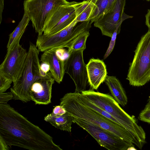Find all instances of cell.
Returning <instances> with one entry per match:
<instances>
[{
  "label": "cell",
  "mask_w": 150,
  "mask_h": 150,
  "mask_svg": "<svg viewBox=\"0 0 150 150\" xmlns=\"http://www.w3.org/2000/svg\"><path fill=\"white\" fill-rule=\"evenodd\" d=\"M0 137L10 148L30 150H62L52 137L7 103H0Z\"/></svg>",
  "instance_id": "obj_1"
},
{
  "label": "cell",
  "mask_w": 150,
  "mask_h": 150,
  "mask_svg": "<svg viewBox=\"0 0 150 150\" xmlns=\"http://www.w3.org/2000/svg\"><path fill=\"white\" fill-rule=\"evenodd\" d=\"M60 105L74 117L86 120L110 131L125 141L134 144L139 149L143 146L127 130L98 112L82 103L74 93L66 94Z\"/></svg>",
  "instance_id": "obj_2"
},
{
  "label": "cell",
  "mask_w": 150,
  "mask_h": 150,
  "mask_svg": "<svg viewBox=\"0 0 150 150\" xmlns=\"http://www.w3.org/2000/svg\"><path fill=\"white\" fill-rule=\"evenodd\" d=\"M81 93L91 102L112 116L142 144H145L146 134L143 128L137 124L134 118L121 108L112 96L93 90H85Z\"/></svg>",
  "instance_id": "obj_3"
},
{
  "label": "cell",
  "mask_w": 150,
  "mask_h": 150,
  "mask_svg": "<svg viewBox=\"0 0 150 150\" xmlns=\"http://www.w3.org/2000/svg\"><path fill=\"white\" fill-rule=\"evenodd\" d=\"M39 52L36 45L30 42L26 62L21 75L13 83L10 89L14 100L24 102L30 101L29 91L32 84L38 79L47 76L50 72L46 73L42 70L39 57Z\"/></svg>",
  "instance_id": "obj_4"
},
{
  "label": "cell",
  "mask_w": 150,
  "mask_h": 150,
  "mask_svg": "<svg viewBox=\"0 0 150 150\" xmlns=\"http://www.w3.org/2000/svg\"><path fill=\"white\" fill-rule=\"evenodd\" d=\"M130 64L126 79L129 84L141 86L150 81V29L141 38Z\"/></svg>",
  "instance_id": "obj_5"
},
{
  "label": "cell",
  "mask_w": 150,
  "mask_h": 150,
  "mask_svg": "<svg viewBox=\"0 0 150 150\" xmlns=\"http://www.w3.org/2000/svg\"><path fill=\"white\" fill-rule=\"evenodd\" d=\"M75 19L67 27L55 33L38 35L36 45L40 52L53 49L68 48L72 42L82 33L89 30L91 20L81 22L77 25Z\"/></svg>",
  "instance_id": "obj_6"
},
{
  "label": "cell",
  "mask_w": 150,
  "mask_h": 150,
  "mask_svg": "<svg viewBox=\"0 0 150 150\" xmlns=\"http://www.w3.org/2000/svg\"><path fill=\"white\" fill-rule=\"evenodd\" d=\"M69 2L66 0H24V14L31 21L35 32L41 35L54 12L59 6Z\"/></svg>",
  "instance_id": "obj_7"
},
{
  "label": "cell",
  "mask_w": 150,
  "mask_h": 150,
  "mask_svg": "<svg viewBox=\"0 0 150 150\" xmlns=\"http://www.w3.org/2000/svg\"><path fill=\"white\" fill-rule=\"evenodd\" d=\"M73 121L88 133L101 146L109 150H126L133 145L112 132L86 120L74 117Z\"/></svg>",
  "instance_id": "obj_8"
},
{
  "label": "cell",
  "mask_w": 150,
  "mask_h": 150,
  "mask_svg": "<svg viewBox=\"0 0 150 150\" xmlns=\"http://www.w3.org/2000/svg\"><path fill=\"white\" fill-rule=\"evenodd\" d=\"M28 52L18 43L7 52L0 65V73L12 81H16L21 77L26 62Z\"/></svg>",
  "instance_id": "obj_9"
},
{
  "label": "cell",
  "mask_w": 150,
  "mask_h": 150,
  "mask_svg": "<svg viewBox=\"0 0 150 150\" xmlns=\"http://www.w3.org/2000/svg\"><path fill=\"white\" fill-rule=\"evenodd\" d=\"M83 50L73 51L64 61L65 73L73 80L75 92L81 93L86 90L88 80L86 65L83 56Z\"/></svg>",
  "instance_id": "obj_10"
},
{
  "label": "cell",
  "mask_w": 150,
  "mask_h": 150,
  "mask_svg": "<svg viewBox=\"0 0 150 150\" xmlns=\"http://www.w3.org/2000/svg\"><path fill=\"white\" fill-rule=\"evenodd\" d=\"M73 3L69 2L58 7L47 22L43 34L48 35L57 33L67 27L75 19Z\"/></svg>",
  "instance_id": "obj_11"
},
{
  "label": "cell",
  "mask_w": 150,
  "mask_h": 150,
  "mask_svg": "<svg viewBox=\"0 0 150 150\" xmlns=\"http://www.w3.org/2000/svg\"><path fill=\"white\" fill-rule=\"evenodd\" d=\"M125 3L126 0H117L112 9L94 22V26L100 29L103 35L111 37L122 18Z\"/></svg>",
  "instance_id": "obj_12"
},
{
  "label": "cell",
  "mask_w": 150,
  "mask_h": 150,
  "mask_svg": "<svg viewBox=\"0 0 150 150\" xmlns=\"http://www.w3.org/2000/svg\"><path fill=\"white\" fill-rule=\"evenodd\" d=\"M54 81L50 72L47 76L35 81L29 90L30 100L34 101L36 105L50 103L52 86Z\"/></svg>",
  "instance_id": "obj_13"
},
{
  "label": "cell",
  "mask_w": 150,
  "mask_h": 150,
  "mask_svg": "<svg viewBox=\"0 0 150 150\" xmlns=\"http://www.w3.org/2000/svg\"><path fill=\"white\" fill-rule=\"evenodd\" d=\"M57 49H50L44 52L40 60L48 65L50 71L55 81L59 84L62 81L65 73L64 59L58 55Z\"/></svg>",
  "instance_id": "obj_14"
},
{
  "label": "cell",
  "mask_w": 150,
  "mask_h": 150,
  "mask_svg": "<svg viewBox=\"0 0 150 150\" xmlns=\"http://www.w3.org/2000/svg\"><path fill=\"white\" fill-rule=\"evenodd\" d=\"M86 67L88 82L92 89L97 90L107 76L106 66L103 60L92 58Z\"/></svg>",
  "instance_id": "obj_15"
},
{
  "label": "cell",
  "mask_w": 150,
  "mask_h": 150,
  "mask_svg": "<svg viewBox=\"0 0 150 150\" xmlns=\"http://www.w3.org/2000/svg\"><path fill=\"white\" fill-rule=\"evenodd\" d=\"M104 82L115 100L122 106H125L128 102L127 98L119 80L115 76L107 75Z\"/></svg>",
  "instance_id": "obj_16"
},
{
  "label": "cell",
  "mask_w": 150,
  "mask_h": 150,
  "mask_svg": "<svg viewBox=\"0 0 150 150\" xmlns=\"http://www.w3.org/2000/svg\"><path fill=\"white\" fill-rule=\"evenodd\" d=\"M73 118L74 117L67 111L62 115H54L51 113L48 114L45 117L44 120L55 128L71 132Z\"/></svg>",
  "instance_id": "obj_17"
},
{
  "label": "cell",
  "mask_w": 150,
  "mask_h": 150,
  "mask_svg": "<svg viewBox=\"0 0 150 150\" xmlns=\"http://www.w3.org/2000/svg\"><path fill=\"white\" fill-rule=\"evenodd\" d=\"M30 21L24 14L21 21L13 31L9 35L7 46V52L13 48L18 43Z\"/></svg>",
  "instance_id": "obj_18"
},
{
  "label": "cell",
  "mask_w": 150,
  "mask_h": 150,
  "mask_svg": "<svg viewBox=\"0 0 150 150\" xmlns=\"http://www.w3.org/2000/svg\"><path fill=\"white\" fill-rule=\"evenodd\" d=\"M73 6L75 9V20L77 23L90 20L93 7L89 0H86L81 2L74 1Z\"/></svg>",
  "instance_id": "obj_19"
},
{
  "label": "cell",
  "mask_w": 150,
  "mask_h": 150,
  "mask_svg": "<svg viewBox=\"0 0 150 150\" xmlns=\"http://www.w3.org/2000/svg\"><path fill=\"white\" fill-rule=\"evenodd\" d=\"M93 8L90 18L91 23H93L102 16L105 13L109 0H90Z\"/></svg>",
  "instance_id": "obj_20"
},
{
  "label": "cell",
  "mask_w": 150,
  "mask_h": 150,
  "mask_svg": "<svg viewBox=\"0 0 150 150\" xmlns=\"http://www.w3.org/2000/svg\"><path fill=\"white\" fill-rule=\"evenodd\" d=\"M89 35V30L84 31L79 34L68 48V54L73 51L79 50L84 51L86 48V41Z\"/></svg>",
  "instance_id": "obj_21"
},
{
  "label": "cell",
  "mask_w": 150,
  "mask_h": 150,
  "mask_svg": "<svg viewBox=\"0 0 150 150\" xmlns=\"http://www.w3.org/2000/svg\"><path fill=\"white\" fill-rule=\"evenodd\" d=\"M132 18L133 16L128 15L124 12L121 19L117 24L115 29L111 37V39L108 47L104 56V59H106L112 51L115 44L117 35L120 32L121 25L122 22L126 19Z\"/></svg>",
  "instance_id": "obj_22"
},
{
  "label": "cell",
  "mask_w": 150,
  "mask_h": 150,
  "mask_svg": "<svg viewBox=\"0 0 150 150\" xmlns=\"http://www.w3.org/2000/svg\"><path fill=\"white\" fill-rule=\"evenodd\" d=\"M12 81L0 73V92H4L11 86Z\"/></svg>",
  "instance_id": "obj_23"
},
{
  "label": "cell",
  "mask_w": 150,
  "mask_h": 150,
  "mask_svg": "<svg viewBox=\"0 0 150 150\" xmlns=\"http://www.w3.org/2000/svg\"><path fill=\"white\" fill-rule=\"evenodd\" d=\"M13 95L11 91L7 93L0 92V103H7L8 101L13 99Z\"/></svg>",
  "instance_id": "obj_24"
},
{
  "label": "cell",
  "mask_w": 150,
  "mask_h": 150,
  "mask_svg": "<svg viewBox=\"0 0 150 150\" xmlns=\"http://www.w3.org/2000/svg\"><path fill=\"white\" fill-rule=\"evenodd\" d=\"M138 118L141 121L150 123V109L143 110L139 114Z\"/></svg>",
  "instance_id": "obj_25"
},
{
  "label": "cell",
  "mask_w": 150,
  "mask_h": 150,
  "mask_svg": "<svg viewBox=\"0 0 150 150\" xmlns=\"http://www.w3.org/2000/svg\"><path fill=\"white\" fill-rule=\"evenodd\" d=\"M67 111L62 105H56L54 107L52 114L54 115H62L65 114Z\"/></svg>",
  "instance_id": "obj_26"
},
{
  "label": "cell",
  "mask_w": 150,
  "mask_h": 150,
  "mask_svg": "<svg viewBox=\"0 0 150 150\" xmlns=\"http://www.w3.org/2000/svg\"><path fill=\"white\" fill-rule=\"evenodd\" d=\"M8 146L3 138L0 137V150H8L10 149Z\"/></svg>",
  "instance_id": "obj_27"
},
{
  "label": "cell",
  "mask_w": 150,
  "mask_h": 150,
  "mask_svg": "<svg viewBox=\"0 0 150 150\" xmlns=\"http://www.w3.org/2000/svg\"><path fill=\"white\" fill-rule=\"evenodd\" d=\"M116 0H109L108 5L105 13L112 9L115 5Z\"/></svg>",
  "instance_id": "obj_28"
},
{
  "label": "cell",
  "mask_w": 150,
  "mask_h": 150,
  "mask_svg": "<svg viewBox=\"0 0 150 150\" xmlns=\"http://www.w3.org/2000/svg\"><path fill=\"white\" fill-rule=\"evenodd\" d=\"M40 66L42 70L45 73H47L50 72L49 66L47 64L42 62Z\"/></svg>",
  "instance_id": "obj_29"
},
{
  "label": "cell",
  "mask_w": 150,
  "mask_h": 150,
  "mask_svg": "<svg viewBox=\"0 0 150 150\" xmlns=\"http://www.w3.org/2000/svg\"><path fill=\"white\" fill-rule=\"evenodd\" d=\"M146 24L150 29V10L149 9L146 16Z\"/></svg>",
  "instance_id": "obj_30"
},
{
  "label": "cell",
  "mask_w": 150,
  "mask_h": 150,
  "mask_svg": "<svg viewBox=\"0 0 150 150\" xmlns=\"http://www.w3.org/2000/svg\"><path fill=\"white\" fill-rule=\"evenodd\" d=\"M4 0H0V24L2 21V15L4 7Z\"/></svg>",
  "instance_id": "obj_31"
},
{
  "label": "cell",
  "mask_w": 150,
  "mask_h": 150,
  "mask_svg": "<svg viewBox=\"0 0 150 150\" xmlns=\"http://www.w3.org/2000/svg\"><path fill=\"white\" fill-rule=\"evenodd\" d=\"M136 150V149L134 148V147L133 146H131L129 147L127 149V150Z\"/></svg>",
  "instance_id": "obj_32"
},
{
  "label": "cell",
  "mask_w": 150,
  "mask_h": 150,
  "mask_svg": "<svg viewBox=\"0 0 150 150\" xmlns=\"http://www.w3.org/2000/svg\"><path fill=\"white\" fill-rule=\"evenodd\" d=\"M149 101H150V97H149Z\"/></svg>",
  "instance_id": "obj_33"
},
{
  "label": "cell",
  "mask_w": 150,
  "mask_h": 150,
  "mask_svg": "<svg viewBox=\"0 0 150 150\" xmlns=\"http://www.w3.org/2000/svg\"><path fill=\"white\" fill-rule=\"evenodd\" d=\"M146 0L147 1H150V0Z\"/></svg>",
  "instance_id": "obj_34"
},
{
  "label": "cell",
  "mask_w": 150,
  "mask_h": 150,
  "mask_svg": "<svg viewBox=\"0 0 150 150\" xmlns=\"http://www.w3.org/2000/svg\"></svg>",
  "instance_id": "obj_35"
}]
</instances>
